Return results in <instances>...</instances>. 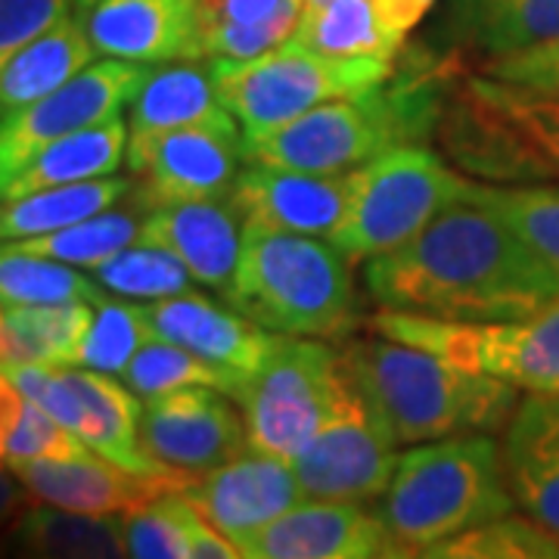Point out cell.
<instances>
[{
    "label": "cell",
    "instance_id": "cell-16",
    "mask_svg": "<svg viewBox=\"0 0 559 559\" xmlns=\"http://www.w3.org/2000/svg\"><path fill=\"white\" fill-rule=\"evenodd\" d=\"M13 473L28 488V495L40 503H53L75 513H97V516L131 513L162 495L187 491L197 479L193 473H183L175 466L162 473H134L91 448L79 457L20 463L13 466Z\"/></svg>",
    "mask_w": 559,
    "mask_h": 559
},
{
    "label": "cell",
    "instance_id": "cell-25",
    "mask_svg": "<svg viewBox=\"0 0 559 559\" xmlns=\"http://www.w3.org/2000/svg\"><path fill=\"white\" fill-rule=\"evenodd\" d=\"M121 528L128 540V557L138 559H237L240 547L221 535L200 510L171 491L121 513Z\"/></svg>",
    "mask_w": 559,
    "mask_h": 559
},
{
    "label": "cell",
    "instance_id": "cell-9",
    "mask_svg": "<svg viewBox=\"0 0 559 559\" xmlns=\"http://www.w3.org/2000/svg\"><path fill=\"white\" fill-rule=\"evenodd\" d=\"M342 373L345 355L323 340L277 336L259 370L246 373L230 392L246 423L249 448L293 463L323 429Z\"/></svg>",
    "mask_w": 559,
    "mask_h": 559
},
{
    "label": "cell",
    "instance_id": "cell-18",
    "mask_svg": "<svg viewBox=\"0 0 559 559\" xmlns=\"http://www.w3.org/2000/svg\"><path fill=\"white\" fill-rule=\"evenodd\" d=\"M227 197L242 224L330 240L352 200V171L314 175L246 162Z\"/></svg>",
    "mask_w": 559,
    "mask_h": 559
},
{
    "label": "cell",
    "instance_id": "cell-6",
    "mask_svg": "<svg viewBox=\"0 0 559 559\" xmlns=\"http://www.w3.org/2000/svg\"><path fill=\"white\" fill-rule=\"evenodd\" d=\"M436 140L463 175L488 183L559 180V91L460 72Z\"/></svg>",
    "mask_w": 559,
    "mask_h": 559
},
{
    "label": "cell",
    "instance_id": "cell-1",
    "mask_svg": "<svg viewBox=\"0 0 559 559\" xmlns=\"http://www.w3.org/2000/svg\"><path fill=\"white\" fill-rule=\"evenodd\" d=\"M364 283L380 308L463 323L528 318L559 296L557 267L469 197L367 261Z\"/></svg>",
    "mask_w": 559,
    "mask_h": 559
},
{
    "label": "cell",
    "instance_id": "cell-3",
    "mask_svg": "<svg viewBox=\"0 0 559 559\" xmlns=\"http://www.w3.org/2000/svg\"><path fill=\"white\" fill-rule=\"evenodd\" d=\"M345 360L399 444L498 432L516 404V385L473 373L395 340H352Z\"/></svg>",
    "mask_w": 559,
    "mask_h": 559
},
{
    "label": "cell",
    "instance_id": "cell-7",
    "mask_svg": "<svg viewBox=\"0 0 559 559\" xmlns=\"http://www.w3.org/2000/svg\"><path fill=\"white\" fill-rule=\"evenodd\" d=\"M473 183L423 143L395 146L352 171V200L330 242L352 264L385 255L466 200Z\"/></svg>",
    "mask_w": 559,
    "mask_h": 559
},
{
    "label": "cell",
    "instance_id": "cell-40",
    "mask_svg": "<svg viewBox=\"0 0 559 559\" xmlns=\"http://www.w3.org/2000/svg\"><path fill=\"white\" fill-rule=\"evenodd\" d=\"M94 308H97L94 326H91L87 340L79 348L75 364L121 377L140 352V345L153 340V326L146 320V308L143 305L112 301L109 296Z\"/></svg>",
    "mask_w": 559,
    "mask_h": 559
},
{
    "label": "cell",
    "instance_id": "cell-12",
    "mask_svg": "<svg viewBox=\"0 0 559 559\" xmlns=\"http://www.w3.org/2000/svg\"><path fill=\"white\" fill-rule=\"evenodd\" d=\"M146 66L128 60L91 62L84 72L66 81L53 94L22 106L0 119V200L28 162L50 143L91 128L97 121L116 119L138 97L146 81Z\"/></svg>",
    "mask_w": 559,
    "mask_h": 559
},
{
    "label": "cell",
    "instance_id": "cell-39",
    "mask_svg": "<svg viewBox=\"0 0 559 559\" xmlns=\"http://www.w3.org/2000/svg\"><path fill=\"white\" fill-rule=\"evenodd\" d=\"M94 277L103 289L128 299H168L190 293V271L159 246H124L112 259L94 267Z\"/></svg>",
    "mask_w": 559,
    "mask_h": 559
},
{
    "label": "cell",
    "instance_id": "cell-15",
    "mask_svg": "<svg viewBox=\"0 0 559 559\" xmlns=\"http://www.w3.org/2000/svg\"><path fill=\"white\" fill-rule=\"evenodd\" d=\"M252 559H392L407 557L377 510L355 500H311L286 510L240 544Z\"/></svg>",
    "mask_w": 559,
    "mask_h": 559
},
{
    "label": "cell",
    "instance_id": "cell-20",
    "mask_svg": "<svg viewBox=\"0 0 559 559\" xmlns=\"http://www.w3.org/2000/svg\"><path fill=\"white\" fill-rule=\"evenodd\" d=\"M246 224L230 200H187L150 209L140 221L138 242L159 246L202 286L227 293L242 249Z\"/></svg>",
    "mask_w": 559,
    "mask_h": 559
},
{
    "label": "cell",
    "instance_id": "cell-28",
    "mask_svg": "<svg viewBox=\"0 0 559 559\" xmlns=\"http://www.w3.org/2000/svg\"><path fill=\"white\" fill-rule=\"evenodd\" d=\"M187 124H237L221 106L212 72L193 62H171L150 72L131 100V138H150Z\"/></svg>",
    "mask_w": 559,
    "mask_h": 559
},
{
    "label": "cell",
    "instance_id": "cell-31",
    "mask_svg": "<svg viewBox=\"0 0 559 559\" xmlns=\"http://www.w3.org/2000/svg\"><path fill=\"white\" fill-rule=\"evenodd\" d=\"M94 326L91 301H57V305H10L3 308V364H75L79 348Z\"/></svg>",
    "mask_w": 559,
    "mask_h": 559
},
{
    "label": "cell",
    "instance_id": "cell-23",
    "mask_svg": "<svg viewBox=\"0 0 559 559\" xmlns=\"http://www.w3.org/2000/svg\"><path fill=\"white\" fill-rule=\"evenodd\" d=\"M503 473L525 516L559 538V395L516 404L503 439Z\"/></svg>",
    "mask_w": 559,
    "mask_h": 559
},
{
    "label": "cell",
    "instance_id": "cell-45",
    "mask_svg": "<svg viewBox=\"0 0 559 559\" xmlns=\"http://www.w3.org/2000/svg\"><path fill=\"white\" fill-rule=\"evenodd\" d=\"M22 411H25V395L16 389V382L0 370V463L7 460V451H10L13 432L20 426Z\"/></svg>",
    "mask_w": 559,
    "mask_h": 559
},
{
    "label": "cell",
    "instance_id": "cell-35",
    "mask_svg": "<svg viewBox=\"0 0 559 559\" xmlns=\"http://www.w3.org/2000/svg\"><path fill=\"white\" fill-rule=\"evenodd\" d=\"M469 200L495 212L559 271V190L535 183H473Z\"/></svg>",
    "mask_w": 559,
    "mask_h": 559
},
{
    "label": "cell",
    "instance_id": "cell-34",
    "mask_svg": "<svg viewBox=\"0 0 559 559\" xmlns=\"http://www.w3.org/2000/svg\"><path fill=\"white\" fill-rule=\"evenodd\" d=\"M106 299L94 280L75 271V264L25 252L16 242L0 240V308L10 305H57V301Z\"/></svg>",
    "mask_w": 559,
    "mask_h": 559
},
{
    "label": "cell",
    "instance_id": "cell-13",
    "mask_svg": "<svg viewBox=\"0 0 559 559\" xmlns=\"http://www.w3.org/2000/svg\"><path fill=\"white\" fill-rule=\"evenodd\" d=\"M242 162L237 124H187L150 138L128 134V168L140 178L134 205L143 212L168 202L224 200Z\"/></svg>",
    "mask_w": 559,
    "mask_h": 559
},
{
    "label": "cell",
    "instance_id": "cell-24",
    "mask_svg": "<svg viewBox=\"0 0 559 559\" xmlns=\"http://www.w3.org/2000/svg\"><path fill=\"white\" fill-rule=\"evenodd\" d=\"M0 550L40 559H119L128 557V540L116 516L75 513L47 503L28 507L0 535Z\"/></svg>",
    "mask_w": 559,
    "mask_h": 559
},
{
    "label": "cell",
    "instance_id": "cell-17",
    "mask_svg": "<svg viewBox=\"0 0 559 559\" xmlns=\"http://www.w3.org/2000/svg\"><path fill=\"white\" fill-rule=\"evenodd\" d=\"M183 498L190 500L221 535H227L240 547L242 540L255 535L267 522L299 507L305 491L289 460L271 457L252 448L197 476L193 485L183 491Z\"/></svg>",
    "mask_w": 559,
    "mask_h": 559
},
{
    "label": "cell",
    "instance_id": "cell-43",
    "mask_svg": "<svg viewBox=\"0 0 559 559\" xmlns=\"http://www.w3.org/2000/svg\"><path fill=\"white\" fill-rule=\"evenodd\" d=\"M479 72L491 75V79L525 84V87L559 91V38L532 47V50L513 53V57L481 60Z\"/></svg>",
    "mask_w": 559,
    "mask_h": 559
},
{
    "label": "cell",
    "instance_id": "cell-46",
    "mask_svg": "<svg viewBox=\"0 0 559 559\" xmlns=\"http://www.w3.org/2000/svg\"><path fill=\"white\" fill-rule=\"evenodd\" d=\"M25 495H28V488H25L20 479L7 476V473L0 469V535L28 510V500H35L25 498Z\"/></svg>",
    "mask_w": 559,
    "mask_h": 559
},
{
    "label": "cell",
    "instance_id": "cell-30",
    "mask_svg": "<svg viewBox=\"0 0 559 559\" xmlns=\"http://www.w3.org/2000/svg\"><path fill=\"white\" fill-rule=\"evenodd\" d=\"M128 134L131 128L121 116L81 128L75 134L50 143L40 156L28 162L13 178V183L3 190V197H25V193L60 187V183L109 178L121 168Z\"/></svg>",
    "mask_w": 559,
    "mask_h": 559
},
{
    "label": "cell",
    "instance_id": "cell-21",
    "mask_svg": "<svg viewBox=\"0 0 559 559\" xmlns=\"http://www.w3.org/2000/svg\"><path fill=\"white\" fill-rule=\"evenodd\" d=\"M146 308V320L153 336L168 340L215 364L227 373L246 377L259 370L261 360L271 355L277 336H271L255 320L240 314L237 308H224L200 293H180L168 299H156Z\"/></svg>",
    "mask_w": 559,
    "mask_h": 559
},
{
    "label": "cell",
    "instance_id": "cell-47",
    "mask_svg": "<svg viewBox=\"0 0 559 559\" xmlns=\"http://www.w3.org/2000/svg\"><path fill=\"white\" fill-rule=\"evenodd\" d=\"M326 3H333V0H305V13H311V10H320V7H326Z\"/></svg>",
    "mask_w": 559,
    "mask_h": 559
},
{
    "label": "cell",
    "instance_id": "cell-2",
    "mask_svg": "<svg viewBox=\"0 0 559 559\" xmlns=\"http://www.w3.org/2000/svg\"><path fill=\"white\" fill-rule=\"evenodd\" d=\"M460 53H414L395 75L355 97L326 100L261 134H242L246 162L314 175H345L382 153L436 138Z\"/></svg>",
    "mask_w": 559,
    "mask_h": 559
},
{
    "label": "cell",
    "instance_id": "cell-11",
    "mask_svg": "<svg viewBox=\"0 0 559 559\" xmlns=\"http://www.w3.org/2000/svg\"><path fill=\"white\" fill-rule=\"evenodd\" d=\"M16 382L22 395L40 404L50 417H57L79 436L91 451L134 473H162L171 469L143 451L140 441V401L131 389L103 377L91 367L72 370V364H20L3 370Z\"/></svg>",
    "mask_w": 559,
    "mask_h": 559
},
{
    "label": "cell",
    "instance_id": "cell-22",
    "mask_svg": "<svg viewBox=\"0 0 559 559\" xmlns=\"http://www.w3.org/2000/svg\"><path fill=\"white\" fill-rule=\"evenodd\" d=\"M463 370L491 373L525 392L559 395V296L528 318L466 323Z\"/></svg>",
    "mask_w": 559,
    "mask_h": 559
},
{
    "label": "cell",
    "instance_id": "cell-37",
    "mask_svg": "<svg viewBox=\"0 0 559 559\" xmlns=\"http://www.w3.org/2000/svg\"><path fill=\"white\" fill-rule=\"evenodd\" d=\"M432 559H559V538L532 516H500L426 550Z\"/></svg>",
    "mask_w": 559,
    "mask_h": 559
},
{
    "label": "cell",
    "instance_id": "cell-44",
    "mask_svg": "<svg viewBox=\"0 0 559 559\" xmlns=\"http://www.w3.org/2000/svg\"><path fill=\"white\" fill-rule=\"evenodd\" d=\"M432 3L436 0H373L377 16L385 25V32L395 35L399 40H404L417 28L423 16L432 10Z\"/></svg>",
    "mask_w": 559,
    "mask_h": 559
},
{
    "label": "cell",
    "instance_id": "cell-5",
    "mask_svg": "<svg viewBox=\"0 0 559 559\" xmlns=\"http://www.w3.org/2000/svg\"><path fill=\"white\" fill-rule=\"evenodd\" d=\"M513 507L498 441L491 432H463L404 451L377 516L407 557H426L429 547L500 520Z\"/></svg>",
    "mask_w": 559,
    "mask_h": 559
},
{
    "label": "cell",
    "instance_id": "cell-33",
    "mask_svg": "<svg viewBox=\"0 0 559 559\" xmlns=\"http://www.w3.org/2000/svg\"><path fill=\"white\" fill-rule=\"evenodd\" d=\"M289 40L326 57H377V60H395L404 44L385 32L373 0H333L320 10L301 13L299 28Z\"/></svg>",
    "mask_w": 559,
    "mask_h": 559
},
{
    "label": "cell",
    "instance_id": "cell-19",
    "mask_svg": "<svg viewBox=\"0 0 559 559\" xmlns=\"http://www.w3.org/2000/svg\"><path fill=\"white\" fill-rule=\"evenodd\" d=\"M81 22L100 57L143 66L205 57L200 0H97Z\"/></svg>",
    "mask_w": 559,
    "mask_h": 559
},
{
    "label": "cell",
    "instance_id": "cell-27",
    "mask_svg": "<svg viewBox=\"0 0 559 559\" xmlns=\"http://www.w3.org/2000/svg\"><path fill=\"white\" fill-rule=\"evenodd\" d=\"M97 57L84 22L66 16L60 25L25 44L13 60L0 69V119L28 103L53 94L66 81L84 72Z\"/></svg>",
    "mask_w": 559,
    "mask_h": 559
},
{
    "label": "cell",
    "instance_id": "cell-32",
    "mask_svg": "<svg viewBox=\"0 0 559 559\" xmlns=\"http://www.w3.org/2000/svg\"><path fill=\"white\" fill-rule=\"evenodd\" d=\"M134 183L128 178H91L35 190L25 197H3L0 202V240H25L69 224L94 218L119 205Z\"/></svg>",
    "mask_w": 559,
    "mask_h": 559
},
{
    "label": "cell",
    "instance_id": "cell-38",
    "mask_svg": "<svg viewBox=\"0 0 559 559\" xmlns=\"http://www.w3.org/2000/svg\"><path fill=\"white\" fill-rule=\"evenodd\" d=\"M140 221L128 212H100L94 218H84L79 224H69L62 230H50L40 237H25L16 246L35 255L66 261L75 267H97L106 259H112L124 246L138 242Z\"/></svg>",
    "mask_w": 559,
    "mask_h": 559
},
{
    "label": "cell",
    "instance_id": "cell-14",
    "mask_svg": "<svg viewBox=\"0 0 559 559\" xmlns=\"http://www.w3.org/2000/svg\"><path fill=\"white\" fill-rule=\"evenodd\" d=\"M224 395L212 385H187L146 399L140 414L143 451L193 476L249 451L242 414Z\"/></svg>",
    "mask_w": 559,
    "mask_h": 559
},
{
    "label": "cell",
    "instance_id": "cell-8",
    "mask_svg": "<svg viewBox=\"0 0 559 559\" xmlns=\"http://www.w3.org/2000/svg\"><path fill=\"white\" fill-rule=\"evenodd\" d=\"M221 106L240 121L242 134H261L320 103L355 97L395 75V60L326 57L293 40L252 60L212 62Z\"/></svg>",
    "mask_w": 559,
    "mask_h": 559
},
{
    "label": "cell",
    "instance_id": "cell-42",
    "mask_svg": "<svg viewBox=\"0 0 559 559\" xmlns=\"http://www.w3.org/2000/svg\"><path fill=\"white\" fill-rule=\"evenodd\" d=\"M72 0H0V69L69 16Z\"/></svg>",
    "mask_w": 559,
    "mask_h": 559
},
{
    "label": "cell",
    "instance_id": "cell-26",
    "mask_svg": "<svg viewBox=\"0 0 559 559\" xmlns=\"http://www.w3.org/2000/svg\"><path fill=\"white\" fill-rule=\"evenodd\" d=\"M448 25L485 60L513 57L559 38V0H451Z\"/></svg>",
    "mask_w": 559,
    "mask_h": 559
},
{
    "label": "cell",
    "instance_id": "cell-36",
    "mask_svg": "<svg viewBox=\"0 0 559 559\" xmlns=\"http://www.w3.org/2000/svg\"><path fill=\"white\" fill-rule=\"evenodd\" d=\"M121 377L140 399H156V395L187 389V385H212V389H221L230 395L234 385L242 380L237 373H227L215 364L202 360L200 355L180 348L175 342L159 340V336L140 345V352Z\"/></svg>",
    "mask_w": 559,
    "mask_h": 559
},
{
    "label": "cell",
    "instance_id": "cell-29",
    "mask_svg": "<svg viewBox=\"0 0 559 559\" xmlns=\"http://www.w3.org/2000/svg\"><path fill=\"white\" fill-rule=\"evenodd\" d=\"M205 57L252 60L293 38L305 0H200Z\"/></svg>",
    "mask_w": 559,
    "mask_h": 559
},
{
    "label": "cell",
    "instance_id": "cell-41",
    "mask_svg": "<svg viewBox=\"0 0 559 559\" xmlns=\"http://www.w3.org/2000/svg\"><path fill=\"white\" fill-rule=\"evenodd\" d=\"M84 451H87V444L72 429H66L60 419L50 417L40 404L25 399V411H22L20 426H16L10 451H7L10 469L20 463H32V460L79 457Z\"/></svg>",
    "mask_w": 559,
    "mask_h": 559
},
{
    "label": "cell",
    "instance_id": "cell-4",
    "mask_svg": "<svg viewBox=\"0 0 559 559\" xmlns=\"http://www.w3.org/2000/svg\"><path fill=\"white\" fill-rule=\"evenodd\" d=\"M230 308L280 336L348 340L360 326L352 261L326 237L246 224Z\"/></svg>",
    "mask_w": 559,
    "mask_h": 559
},
{
    "label": "cell",
    "instance_id": "cell-49",
    "mask_svg": "<svg viewBox=\"0 0 559 559\" xmlns=\"http://www.w3.org/2000/svg\"><path fill=\"white\" fill-rule=\"evenodd\" d=\"M0 364H3V311H0Z\"/></svg>",
    "mask_w": 559,
    "mask_h": 559
},
{
    "label": "cell",
    "instance_id": "cell-48",
    "mask_svg": "<svg viewBox=\"0 0 559 559\" xmlns=\"http://www.w3.org/2000/svg\"><path fill=\"white\" fill-rule=\"evenodd\" d=\"M72 3L79 7V13H84V10H91V7H94L97 0H72Z\"/></svg>",
    "mask_w": 559,
    "mask_h": 559
},
{
    "label": "cell",
    "instance_id": "cell-10",
    "mask_svg": "<svg viewBox=\"0 0 559 559\" xmlns=\"http://www.w3.org/2000/svg\"><path fill=\"white\" fill-rule=\"evenodd\" d=\"M395 448L399 441L392 439L389 426L364 395L345 360L333 411L318 439L293 460V469L299 476L305 498L364 503L380 498L389 488L399 463Z\"/></svg>",
    "mask_w": 559,
    "mask_h": 559
}]
</instances>
